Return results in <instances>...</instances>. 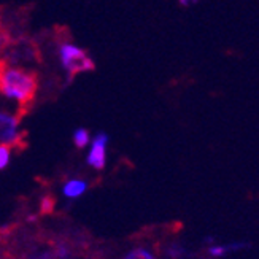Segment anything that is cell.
Here are the masks:
<instances>
[{
  "instance_id": "obj_1",
  "label": "cell",
  "mask_w": 259,
  "mask_h": 259,
  "mask_svg": "<svg viewBox=\"0 0 259 259\" xmlns=\"http://www.w3.org/2000/svg\"><path fill=\"white\" fill-rule=\"evenodd\" d=\"M37 89L38 78L35 72L0 59V94L15 100L21 108H27L35 99Z\"/></svg>"
},
{
  "instance_id": "obj_2",
  "label": "cell",
  "mask_w": 259,
  "mask_h": 259,
  "mask_svg": "<svg viewBox=\"0 0 259 259\" xmlns=\"http://www.w3.org/2000/svg\"><path fill=\"white\" fill-rule=\"evenodd\" d=\"M59 58L64 70L69 75V78H73L80 73L93 72L94 70V61L83 48L72 45L69 41L62 43L59 47Z\"/></svg>"
},
{
  "instance_id": "obj_3",
  "label": "cell",
  "mask_w": 259,
  "mask_h": 259,
  "mask_svg": "<svg viewBox=\"0 0 259 259\" xmlns=\"http://www.w3.org/2000/svg\"><path fill=\"white\" fill-rule=\"evenodd\" d=\"M0 145H7L10 148L24 145V132L21 131L18 115L0 111Z\"/></svg>"
},
{
  "instance_id": "obj_4",
  "label": "cell",
  "mask_w": 259,
  "mask_h": 259,
  "mask_svg": "<svg viewBox=\"0 0 259 259\" xmlns=\"http://www.w3.org/2000/svg\"><path fill=\"white\" fill-rule=\"evenodd\" d=\"M86 162L89 167H93L94 170H102L107 165V151H108V135L105 132H99L91 139L89 143Z\"/></svg>"
},
{
  "instance_id": "obj_5",
  "label": "cell",
  "mask_w": 259,
  "mask_h": 259,
  "mask_svg": "<svg viewBox=\"0 0 259 259\" xmlns=\"http://www.w3.org/2000/svg\"><path fill=\"white\" fill-rule=\"evenodd\" d=\"M86 191H88V182L83 178H69L62 185V196L70 200L83 197L86 194Z\"/></svg>"
},
{
  "instance_id": "obj_6",
  "label": "cell",
  "mask_w": 259,
  "mask_h": 259,
  "mask_svg": "<svg viewBox=\"0 0 259 259\" xmlns=\"http://www.w3.org/2000/svg\"><path fill=\"white\" fill-rule=\"evenodd\" d=\"M122 259H157V257L150 248H146V246H135V248L127 251Z\"/></svg>"
},
{
  "instance_id": "obj_7",
  "label": "cell",
  "mask_w": 259,
  "mask_h": 259,
  "mask_svg": "<svg viewBox=\"0 0 259 259\" xmlns=\"http://www.w3.org/2000/svg\"><path fill=\"white\" fill-rule=\"evenodd\" d=\"M73 143L76 148H86V146H89V143H91V134L84 127H78L73 132Z\"/></svg>"
},
{
  "instance_id": "obj_8",
  "label": "cell",
  "mask_w": 259,
  "mask_h": 259,
  "mask_svg": "<svg viewBox=\"0 0 259 259\" xmlns=\"http://www.w3.org/2000/svg\"><path fill=\"white\" fill-rule=\"evenodd\" d=\"M13 45V37H11V32L7 29V26H4L0 22V58L5 51L10 50V47Z\"/></svg>"
},
{
  "instance_id": "obj_9",
  "label": "cell",
  "mask_w": 259,
  "mask_h": 259,
  "mask_svg": "<svg viewBox=\"0 0 259 259\" xmlns=\"http://www.w3.org/2000/svg\"><path fill=\"white\" fill-rule=\"evenodd\" d=\"M207 253H208V256L210 257H213V259H220V257H224L228 253H231L229 251V245L226 243V245H220V243H211L208 248H207Z\"/></svg>"
},
{
  "instance_id": "obj_10",
  "label": "cell",
  "mask_w": 259,
  "mask_h": 259,
  "mask_svg": "<svg viewBox=\"0 0 259 259\" xmlns=\"http://www.w3.org/2000/svg\"><path fill=\"white\" fill-rule=\"evenodd\" d=\"M11 154H13V148H10L7 145H0V170H5L10 165Z\"/></svg>"
},
{
  "instance_id": "obj_11",
  "label": "cell",
  "mask_w": 259,
  "mask_h": 259,
  "mask_svg": "<svg viewBox=\"0 0 259 259\" xmlns=\"http://www.w3.org/2000/svg\"><path fill=\"white\" fill-rule=\"evenodd\" d=\"M72 251H70V246L67 245V243H58L56 245V248H54V257H58V259H67V257H70Z\"/></svg>"
},
{
  "instance_id": "obj_12",
  "label": "cell",
  "mask_w": 259,
  "mask_h": 259,
  "mask_svg": "<svg viewBox=\"0 0 259 259\" xmlns=\"http://www.w3.org/2000/svg\"><path fill=\"white\" fill-rule=\"evenodd\" d=\"M54 207H56V202L53 197H50V196L41 197V200H40V211L41 213H51V211H54Z\"/></svg>"
},
{
  "instance_id": "obj_13",
  "label": "cell",
  "mask_w": 259,
  "mask_h": 259,
  "mask_svg": "<svg viewBox=\"0 0 259 259\" xmlns=\"http://www.w3.org/2000/svg\"><path fill=\"white\" fill-rule=\"evenodd\" d=\"M167 256L170 257V259H180V257L185 256V248H183L182 245L174 243V245H170L167 248Z\"/></svg>"
},
{
  "instance_id": "obj_14",
  "label": "cell",
  "mask_w": 259,
  "mask_h": 259,
  "mask_svg": "<svg viewBox=\"0 0 259 259\" xmlns=\"http://www.w3.org/2000/svg\"><path fill=\"white\" fill-rule=\"evenodd\" d=\"M180 5H183V7H189V5H193L194 4V0H178Z\"/></svg>"
},
{
  "instance_id": "obj_15",
  "label": "cell",
  "mask_w": 259,
  "mask_h": 259,
  "mask_svg": "<svg viewBox=\"0 0 259 259\" xmlns=\"http://www.w3.org/2000/svg\"><path fill=\"white\" fill-rule=\"evenodd\" d=\"M37 218H38L37 215H29V217H27V223H35Z\"/></svg>"
}]
</instances>
